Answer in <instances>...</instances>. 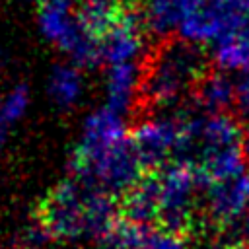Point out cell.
Segmentation results:
<instances>
[{"mask_svg": "<svg viewBox=\"0 0 249 249\" xmlns=\"http://www.w3.org/2000/svg\"><path fill=\"white\" fill-rule=\"evenodd\" d=\"M70 165L78 181L109 195H126L146 169L126 134L123 115L107 105L86 119Z\"/></svg>", "mask_w": 249, "mask_h": 249, "instance_id": "obj_1", "label": "cell"}, {"mask_svg": "<svg viewBox=\"0 0 249 249\" xmlns=\"http://www.w3.org/2000/svg\"><path fill=\"white\" fill-rule=\"evenodd\" d=\"M119 220L109 193L78 179L58 183L39 208V226L49 237H105Z\"/></svg>", "mask_w": 249, "mask_h": 249, "instance_id": "obj_2", "label": "cell"}, {"mask_svg": "<svg viewBox=\"0 0 249 249\" xmlns=\"http://www.w3.org/2000/svg\"><path fill=\"white\" fill-rule=\"evenodd\" d=\"M210 70L208 56L185 39L163 41L142 70L140 97L150 105H171L189 91Z\"/></svg>", "mask_w": 249, "mask_h": 249, "instance_id": "obj_3", "label": "cell"}, {"mask_svg": "<svg viewBox=\"0 0 249 249\" xmlns=\"http://www.w3.org/2000/svg\"><path fill=\"white\" fill-rule=\"evenodd\" d=\"M39 29L47 41L66 53L76 64L91 66L101 60L99 41L84 27L72 0H45L37 16Z\"/></svg>", "mask_w": 249, "mask_h": 249, "instance_id": "obj_4", "label": "cell"}, {"mask_svg": "<svg viewBox=\"0 0 249 249\" xmlns=\"http://www.w3.org/2000/svg\"><path fill=\"white\" fill-rule=\"evenodd\" d=\"M160 181L158 226L185 233L195 222L196 191L206 185L200 169L189 161H175L156 171Z\"/></svg>", "mask_w": 249, "mask_h": 249, "instance_id": "obj_5", "label": "cell"}, {"mask_svg": "<svg viewBox=\"0 0 249 249\" xmlns=\"http://www.w3.org/2000/svg\"><path fill=\"white\" fill-rule=\"evenodd\" d=\"M183 117L150 119L140 123L130 138L144 167L156 171L171 160V156H177L183 142Z\"/></svg>", "mask_w": 249, "mask_h": 249, "instance_id": "obj_6", "label": "cell"}, {"mask_svg": "<svg viewBox=\"0 0 249 249\" xmlns=\"http://www.w3.org/2000/svg\"><path fill=\"white\" fill-rule=\"evenodd\" d=\"M247 21V16L228 4L218 2H202L196 12L187 18V21L179 29V37L200 45V43H218L235 29H239Z\"/></svg>", "mask_w": 249, "mask_h": 249, "instance_id": "obj_7", "label": "cell"}, {"mask_svg": "<svg viewBox=\"0 0 249 249\" xmlns=\"http://www.w3.org/2000/svg\"><path fill=\"white\" fill-rule=\"evenodd\" d=\"M142 27H144V23H142L140 14L126 8L124 14L99 39L101 60L109 62V66L136 62V58L140 56L142 47H144Z\"/></svg>", "mask_w": 249, "mask_h": 249, "instance_id": "obj_8", "label": "cell"}, {"mask_svg": "<svg viewBox=\"0 0 249 249\" xmlns=\"http://www.w3.org/2000/svg\"><path fill=\"white\" fill-rule=\"evenodd\" d=\"M247 208H249V173L208 185L206 214L208 220L220 230H224L231 220H235Z\"/></svg>", "mask_w": 249, "mask_h": 249, "instance_id": "obj_9", "label": "cell"}, {"mask_svg": "<svg viewBox=\"0 0 249 249\" xmlns=\"http://www.w3.org/2000/svg\"><path fill=\"white\" fill-rule=\"evenodd\" d=\"M202 0H144L140 12L144 29L158 37H169L179 33L181 25L191 18Z\"/></svg>", "mask_w": 249, "mask_h": 249, "instance_id": "obj_10", "label": "cell"}, {"mask_svg": "<svg viewBox=\"0 0 249 249\" xmlns=\"http://www.w3.org/2000/svg\"><path fill=\"white\" fill-rule=\"evenodd\" d=\"M142 66L138 62H124V64H113L107 70V107H111L117 113H126L136 97H140V86H142Z\"/></svg>", "mask_w": 249, "mask_h": 249, "instance_id": "obj_11", "label": "cell"}, {"mask_svg": "<svg viewBox=\"0 0 249 249\" xmlns=\"http://www.w3.org/2000/svg\"><path fill=\"white\" fill-rule=\"evenodd\" d=\"M123 210H124V218H128V220L148 224V226H152L154 222L158 224V216H160V181H158L156 171L144 175L124 195Z\"/></svg>", "mask_w": 249, "mask_h": 249, "instance_id": "obj_12", "label": "cell"}, {"mask_svg": "<svg viewBox=\"0 0 249 249\" xmlns=\"http://www.w3.org/2000/svg\"><path fill=\"white\" fill-rule=\"evenodd\" d=\"M193 95L196 97V103L210 115L228 113V109L235 105V84L222 68H210L195 88Z\"/></svg>", "mask_w": 249, "mask_h": 249, "instance_id": "obj_13", "label": "cell"}, {"mask_svg": "<svg viewBox=\"0 0 249 249\" xmlns=\"http://www.w3.org/2000/svg\"><path fill=\"white\" fill-rule=\"evenodd\" d=\"M214 62L222 70L249 72V19L214 45Z\"/></svg>", "mask_w": 249, "mask_h": 249, "instance_id": "obj_14", "label": "cell"}, {"mask_svg": "<svg viewBox=\"0 0 249 249\" xmlns=\"http://www.w3.org/2000/svg\"><path fill=\"white\" fill-rule=\"evenodd\" d=\"M126 6L123 0H82L78 6V16L84 27L99 41L109 27L124 14Z\"/></svg>", "mask_w": 249, "mask_h": 249, "instance_id": "obj_15", "label": "cell"}, {"mask_svg": "<svg viewBox=\"0 0 249 249\" xmlns=\"http://www.w3.org/2000/svg\"><path fill=\"white\" fill-rule=\"evenodd\" d=\"M84 91V82L74 66H54L49 76V95L58 107H72L80 101Z\"/></svg>", "mask_w": 249, "mask_h": 249, "instance_id": "obj_16", "label": "cell"}, {"mask_svg": "<svg viewBox=\"0 0 249 249\" xmlns=\"http://www.w3.org/2000/svg\"><path fill=\"white\" fill-rule=\"evenodd\" d=\"M134 249H185V239L183 233L165 230L161 226H146Z\"/></svg>", "mask_w": 249, "mask_h": 249, "instance_id": "obj_17", "label": "cell"}, {"mask_svg": "<svg viewBox=\"0 0 249 249\" xmlns=\"http://www.w3.org/2000/svg\"><path fill=\"white\" fill-rule=\"evenodd\" d=\"M29 105V91L23 84L14 86L0 101V124H10L16 123L18 119L23 117Z\"/></svg>", "mask_w": 249, "mask_h": 249, "instance_id": "obj_18", "label": "cell"}, {"mask_svg": "<svg viewBox=\"0 0 249 249\" xmlns=\"http://www.w3.org/2000/svg\"><path fill=\"white\" fill-rule=\"evenodd\" d=\"M224 231L233 239V241H249V208L239 214L235 220H231Z\"/></svg>", "mask_w": 249, "mask_h": 249, "instance_id": "obj_19", "label": "cell"}, {"mask_svg": "<svg viewBox=\"0 0 249 249\" xmlns=\"http://www.w3.org/2000/svg\"><path fill=\"white\" fill-rule=\"evenodd\" d=\"M235 107L243 115H249V72H243L235 82Z\"/></svg>", "mask_w": 249, "mask_h": 249, "instance_id": "obj_20", "label": "cell"}, {"mask_svg": "<svg viewBox=\"0 0 249 249\" xmlns=\"http://www.w3.org/2000/svg\"><path fill=\"white\" fill-rule=\"evenodd\" d=\"M241 150H243V156H245V160L249 161V124L243 128V132H241Z\"/></svg>", "mask_w": 249, "mask_h": 249, "instance_id": "obj_21", "label": "cell"}, {"mask_svg": "<svg viewBox=\"0 0 249 249\" xmlns=\"http://www.w3.org/2000/svg\"><path fill=\"white\" fill-rule=\"evenodd\" d=\"M216 249H249V241H231V243L220 245Z\"/></svg>", "mask_w": 249, "mask_h": 249, "instance_id": "obj_22", "label": "cell"}, {"mask_svg": "<svg viewBox=\"0 0 249 249\" xmlns=\"http://www.w3.org/2000/svg\"><path fill=\"white\" fill-rule=\"evenodd\" d=\"M206 2H218V4H228V6H235V8H239V4H241V0H206Z\"/></svg>", "mask_w": 249, "mask_h": 249, "instance_id": "obj_23", "label": "cell"}, {"mask_svg": "<svg viewBox=\"0 0 249 249\" xmlns=\"http://www.w3.org/2000/svg\"><path fill=\"white\" fill-rule=\"evenodd\" d=\"M4 142H6V126L0 124V148L4 146Z\"/></svg>", "mask_w": 249, "mask_h": 249, "instance_id": "obj_24", "label": "cell"}, {"mask_svg": "<svg viewBox=\"0 0 249 249\" xmlns=\"http://www.w3.org/2000/svg\"><path fill=\"white\" fill-rule=\"evenodd\" d=\"M128 2H136V0H128Z\"/></svg>", "mask_w": 249, "mask_h": 249, "instance_id": "obj_25", "label": "cell"}, {"mask_svg": "<svg viewBox=\"0 0 249 249\" xmlns=\"http://www.w3.org/2000/svg\"><path fill=\"white\" fill-rule=\"evenodd\" d=\"M37 2H45V0H37Z\"/></svg>", "mask_w": 249, "mask_h": 249, "instance_id": "obj_26", "label": "cell"}]
</instances>
